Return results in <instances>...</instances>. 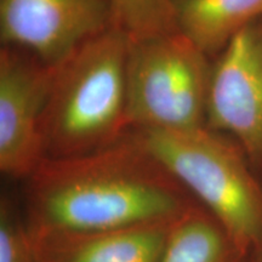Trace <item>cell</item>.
<instances>
[{"instance_id":"obj_2","label":"cell","mask_w":262,"mask_h":262,"mask_svg":"<svg viewBox=\"0 0 262 262\" xmlns=\"http://www.w3.org/2000/svg\"><path fill=\"white\" fill-rule=\"evenodd\" d=\"M129 44L116 26L57 64L41 122L45 158L90 155L125 135Z\"/></svg>"},{"instance_id":"obj_3","label":"cell","mask_w":262,"mask_h":262,"mask_svg":"<svg viewBox=\"0 0 262 262\" xmlns=\"http://www.w3.org/2000/svg\"><path fill=\"white\" fill-rule=\"evenodd\" d=\"M127 134L253 254L262 238V179L237 140L208 126Z\"/></svg>"},{"instance_id":"obj_8","label":"cell","mask_w":262,"mask_h":262,"mask_svg":"<svg viewBox=\"0 0 262 262\" xmlns=\"http://www.w3.org/2000/svg\"><path fill=\"white\" fill-rule=\"evenodd\" d=\"M172 224L31 234L37 262H158Z\"/></svg>"},{"instance_id":"obj_9","label":"cell","mask_w":262,"mask_h":262,"mask_svg":"<svg viewBox=\"0 0 262 262\" xmlns=\"http://www.w3.org/2000/svg\"><path fill=\"white\" fill-rule=\"evenodd\" d=\"M176 29L209 58L262 16V0H171Z\"/></svg>"},{"instance_id":"obj_10","label":"cell","mask_w":262,"mask_h":262,"mask_svg":"<svg viewBox=\"0 0 262 262\" xmlns=\"http://www.w3.org/2000/svg\"><path fill=\"white\" fill-rule=\"evenodd\" d=\"M158 262H253L199 203L173 222Z\"/></svg>"},{"instance_id":"obj_11","label":"cell","mask_w":262,"mask_h":262,"mask_svg":"<svg viewBox=\"0 0 262 262\" xmlns=\"http://www.w3.org/2000/svg\"><path fill=\"white\" fill-rule=\"evenodd\" d=\"M117 27L130 38L175 32L171 0H114Z\"/></svg>"},{"instance_id":"obj_12","label":"cell","mask_w":262,"mask_h":262,"mask_svg":"<svg viewBox=\"0 0 262 262\" xmlns=\"http://www.w3.org/2000/svg\"><path fill=\"white\" fill-rule=\"evenodd\" d=\"M0 262H37L24 210L8 193L0 198Z\"/></svg>"},{"instance_id":"obj_7","label":"cell","mask_w":262,"mask_h":262,"mask_svg":"<svg viewBox=\"0 0 262 262\" xmlns=\"http://www.w3.org/2000/svg\"><path fill=\"white\" fill-rule=\"evenodd\" d=\"M116 26L114 0H0L2 44L29 49L51 64Z\"/></svg>"},{"instance_id":"obj_13","label":"cell","mask_w":262,"mask_h":262,"mask_svg":"<svg viewBox=\"0 0 262 262\" xmlns=\"http://www.w3.org/2000/svg\"><path fill=\"white\" fill-rule=\"evenodd\" d=\"M251 261L253 262H262V238L256 249L251 254Z\"/></svg>"},{"instance_id":"obj_5","label":"cell","mask_w":262,"mask_h":262,"mask_svg":"<svg viewBox=\"0 0 262 262\" xmlns=\"http://www.w3.org/2000/svg\"><path fill=\"white\" fill-rule=\"evenodd\" d=\"M57 64L29 49H0V170L26 180L45 159L41 122Z\"/></svg>"},{"instance_id":"obj_6","label":"cell","mask_w":262,"mask_h":262,"mask_svg":"<svg viewBox=\"0 0 262 262\" xmlns=\"http://www.w3.org/2000/svg\"><path fill=\"white\" fill-rule=\"evenodd\" d=\"M205 124L237 140L262 179V16L211 60Z\"/></svg>"},{"instance_id":"obj_4","label":"cell","mask_w":262,"mask_h":262,"mask_svg":"<svg viewBox=\"0 0 262 262\" xmlns=\"http://www.w3.org/2000/svg\"><path fill=\"white\" fill-rule=\"evenodd\" d=\"M210 71L211 58L179 31L130 38L127 131L206 126Z\"/></svg>"},{"instance_id":"obj_1","label":"cell","mask_w":262,"mask_h":262,"mask_svg":"<svg viewBox=\"0 0 262 262\" xmlns=\"http://www.w3.org/2000/svg\"><path fill=\"white\" fill-rule=\"evenodd\" d=\"M24 181L32 233L175 222L198 203L127 133L90 155L45 158Z\"/></svg>"}]
</instances>
